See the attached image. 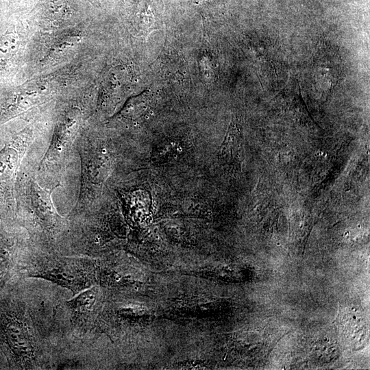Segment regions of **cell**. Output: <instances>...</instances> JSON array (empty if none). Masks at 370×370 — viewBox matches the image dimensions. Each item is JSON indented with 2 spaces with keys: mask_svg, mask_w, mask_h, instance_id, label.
<instances>
[{
  "mask_svg": "<svg viewBox=\"0 0 370 370\" xmlns=\"http://www.w3.org/2000/svg\"><path fill=\"white\" fill-rule=\"evenodd\" d=\"M97 273L95 258L46 250L30 241L16 277L45 280L75 295L97 284Z\"/></svg>",
  "mask_w": 370,
  "mask_h": 370,
  "instance_id": "4",
  "label": "cell"
},
{
  "mask_svg": "<svg viewBox=\"0 0 370 370\" xmlns=\"http://www.w3.org/2000/svg\"><path fill=\"white\" fill-rule=\"evenodd\" d=\"M34 136L33 127H27L0 149V223L5 226L16 224L15 184Z\"/></svg>",
  "mask_w": 370,
  "mask_h": 370,
  "instance_id": "6",
  "label": "cell"
},
{
  "mask_svg": "<svg viewBox=\"0 0 370 370\" xmlns=\"http://www.w3.org/2000/svg\"><path fill=\"white\" fill-rule=\"evenodd\" d=\"M79 122V114L71 110L57 123L51 144L37 170L49 186L61 184L60 180L73 159Z\"/></svg>",
  "mask_w": 370,
  "mask_h": 370,
  "instance_id": "7",
  "label": "cell"
},
{
  "mask_svg": "<svg viewBox=\"0 0 370 370\" xmlns=\"http://www.w3.org/2000/svg\"><path fill=\"white\" fill-rule=\"evenodd\" d=\"M30 240L17 223L0 224V293L12 277H16L22 257Z\"/></svg>",
  "mask_w": 370,
  "mask_h": 370,
  "instance_id": "8",
  "label": "cell"
},
{
  "mask_svg": "<svg viewBox=\"0 0 370 370\" xmlns=\"http://www.w3.org/2000/svg\"><path fill=\"white\" fill-rule=\"evenodd\" d=\"M243 138L241 125L232 115L219 152V160L225 166L238 170L243 160Z\"/></svg>",
  "mask_w": 370,
  "mask_h": 370,
  "instance_id": "9",
  "label": "cell"
},
{
  "mask_svg": "<svg viewBox=\"0 0 370 370\" xmlns=\"http://www.w3.org/2000/svg\"><path fill=\"white\" fill-rule=\"evenodd\" d=\"M37 170L33 160H23L14 188L16 221L34 245L58 251L68 222L56 210L51 195L61 184L42 188L36 180Z\"/></svg>",
  "mask_w": 370,
  "mask_h": 370,
  "instance_id": "2",
  "label": "cell"
},
{
  "mask_svg": "<svg viewBox=\"0 0 370 370\" xmlns=\"http://www.w3.org/2000/svg\"><path fill=\"white\" fill-rule=\"evenodd\" d=\"M53 307L36 282L16 278L0 299V349L14 369H53Z\"/></svg>",
  "mask_w": 370,
  "mask_h": 370,
  "instance_id": "1",
  "label": "cell"
},
{
  "mask_svg": "<svg viewBox=\"0 0 370 370\" xmlns=\"http://www.w3.org/2000/svg\"><path fill=\"white\" fill-rule=\"evenodd\" d=\"M18 46V39L13 33L0 37V65L4 64L14 55Z\"/></svg>",
  "mask_w": 370,
  "mask_h": 370,
  "instance_id": "10",
  "label": "cell"
},
{
  "mask_svg": "<svg viewBox=\"0 0 370 370\" xmlns=\"http://www.w3.org/2000/svg\"><path fill=\"white\" fill-rule=\"evenodd\" d=\"M103 296L97 284L71 299H60L54 309L53 353L84 354L93 351Z\"/></svg>",
  "mask_w": 370,
  "mask_h": 370,
  "instance_id": "3",
  "label": "cell"
},
{
  "mask_svg": "<svg viewBox=\"0 0 370 370\" xmlns=\"http://www.w3.org/2000/svg\"><path fill=\"white\" fill-rule=\"evenodd\" d=\"M76 148L81 160V181L78 199L71 213L84 211L100 199L103 184L119 157L113 145L90 131L80 135Z\"/></svg>",
  "mask_w": 370,
  "mask_h": 370,
  "instance_id": "5",
  "label": "cell"
}]
</instances>
